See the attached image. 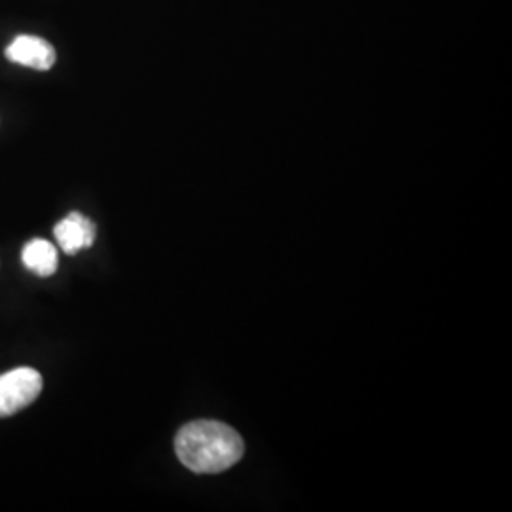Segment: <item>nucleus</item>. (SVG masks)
<instances>
[{"label": "nucleus", "mask_w": 512, "mask_h": 512, "mask_svg": "<svg viewBox=\"0 0 512 512\" xmlns=\"http://www.w3.org/2000/svg\"><path fill=\"white\" fill-rule=\"evenodd\" d=\"M44 380L35 368L19 366L0 376V418L18 414L19 410L35 403Z\"/></svg>", "instance_id": "f03ea898"}, {"label": "nucleus", "mask_w": 512, "mask_h": 512, "mask_svg": "<svg viewBox=\"0 0 512 512\" xmlns=\"http://www.w3.org/2000/svg\"><path fill=\"white\" fill-rule=\"evenodd\" d=\"M6 57L12 63H18L37 71H50L55 63L54 46L44 38L33 35H19L6 48Z\"/></svg>", "instance_id": "7ed1b4c3"}, {"label": "nucleus", "mask_w": 512, "mask_h": 512, "mask_svg": "<svg viewBox=\"0 0 512 512\" xmlns=\"http://www.w3.org/2000/svg\"><path fill=\"white\" fill-rule=\"evenodd\" d=\"M21 260L25 268L38 277L54 275L59 264L57 249L46 239H31L21 251Z\"/></svg>", "instance_id": "39448f33"}, {"label": "nucleus", "mask_w": 512, "mask_h": 512, "mask_svg": "<svg viewBox=\"0 0 512 512\" xmlns=\"http://www.w3.org/2000/svg\"><path fill=\"white\" fill-rule=\"evenodd\" d=\"M175 452L186 469L215 475L243 458L245 444L238 431L220 421L200 420L184 425L175 437Z\"/></svg>", "instance_id": "f257e3e1"}, {"label": "nucleus", "mask_w": 512, "mask_h": 512, "mask_svg": "<svg viewBox=\"0 0 512 512\" xmlns=\"http://www.w3.org/2000/svg\"><path fill=\"white\" fill-rule=\"evenodd\" d=\"M54 236L65 255H76L95 243V224L80 213H69L55 224Z\"/></svg>", "instance_id": "20e7f679"}]
</instances>
